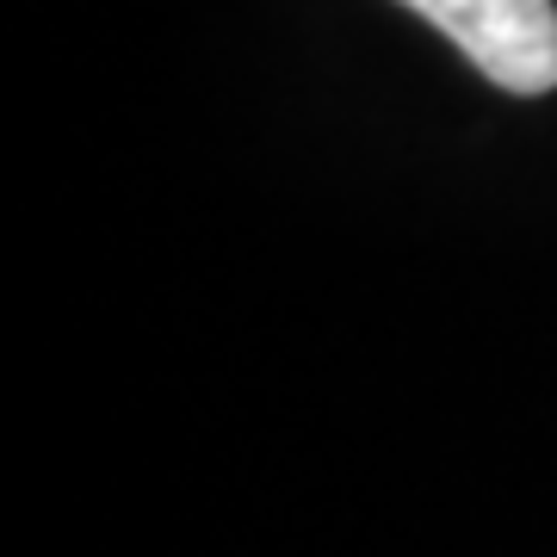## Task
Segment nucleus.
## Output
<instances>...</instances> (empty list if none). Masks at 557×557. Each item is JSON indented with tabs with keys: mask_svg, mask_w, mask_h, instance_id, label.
Masks as SVG:
<instances>
[{
	"mask_svg": "<svg viewBox=\"0 0 557 557\" xmlns=\"http://www.w3.org/2000/svg\"><path fill=\"white\" fill-rule=\"evenodd\" d=\"M409 13L440 25L508 94L557 87V7L552 0H403Z\"/></svg>",
	"mask_w": 557,
	"mask_h": 557,
	"instance_id": "obj_1",
	"label": "nucleus"
}]
</instances>
